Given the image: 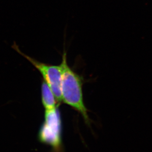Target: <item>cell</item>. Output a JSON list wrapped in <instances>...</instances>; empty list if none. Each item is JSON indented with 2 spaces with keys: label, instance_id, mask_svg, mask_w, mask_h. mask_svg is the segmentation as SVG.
Segmentation results:
<instances>
[{
  "label": "cell",
  "instance_id": "cell-1",
  "mask_svg": "<svg viewBox=\"0 0 152 152\" xmlns=\"http://www.w3.org/2000/svg\"><path fill=\"white\" fill-rule=\"evenodd\" d=\"M61 65L62 67V102L79 112L85 123L90 125V119L84 103L82 92L83 78L69 66L67 62V54L65 49L62 55Z\"/></svg>",
  "mask_w": 152,
  "mask_h": 152
},
{
  "label": "cell",
  "instance_id": "cell-2",
  "mask_svg": "<svg viewBox=\"0 0 152 152\" xmlns=\"http://www.w3.org/2000/svg\"><path fill=\"white\" fill-rule=\"evenodd\" d=\"M40 142L59 152L62 146V121L58 107L45 110V120L39 132Z\"/></svg>",
  "mask_w": 152,
  "mask_h": 152
},
{
  "label": "cell",
  "instance_id": "cell-3",
  "mask_svg": "<svg viewBox=\"0 0 152 152\" xmlns=\"http://www.w3.org/2000/svg\"><path fill=\"white\" fill-rule=\"evenodd\" d=\"M12 48L39 70L43 77V80L49 86L54 94L58 103L61 102L62 67L61 64L59 65H52L39 62L23 53L15 42L12 45Z\"/></svg>",
  "mask_w": 152,
  "mask_h": 152
},
{
  "label": "cell",
  "instance_id": "cell-4",
  "mask_svg": "<svg viewBox=\"0 0 152 152\" xmlns=\"http://www.w3.org/2000/svg\"><path fill=\"white\" fill-rule=\"evenodd\" d=\"M42 101L45 110H51L58 107V102L49 86L43 80L41 87Z\"/></svg>",
  "mask_w": 152,
  "mask_h": 152
}]
</instances>
